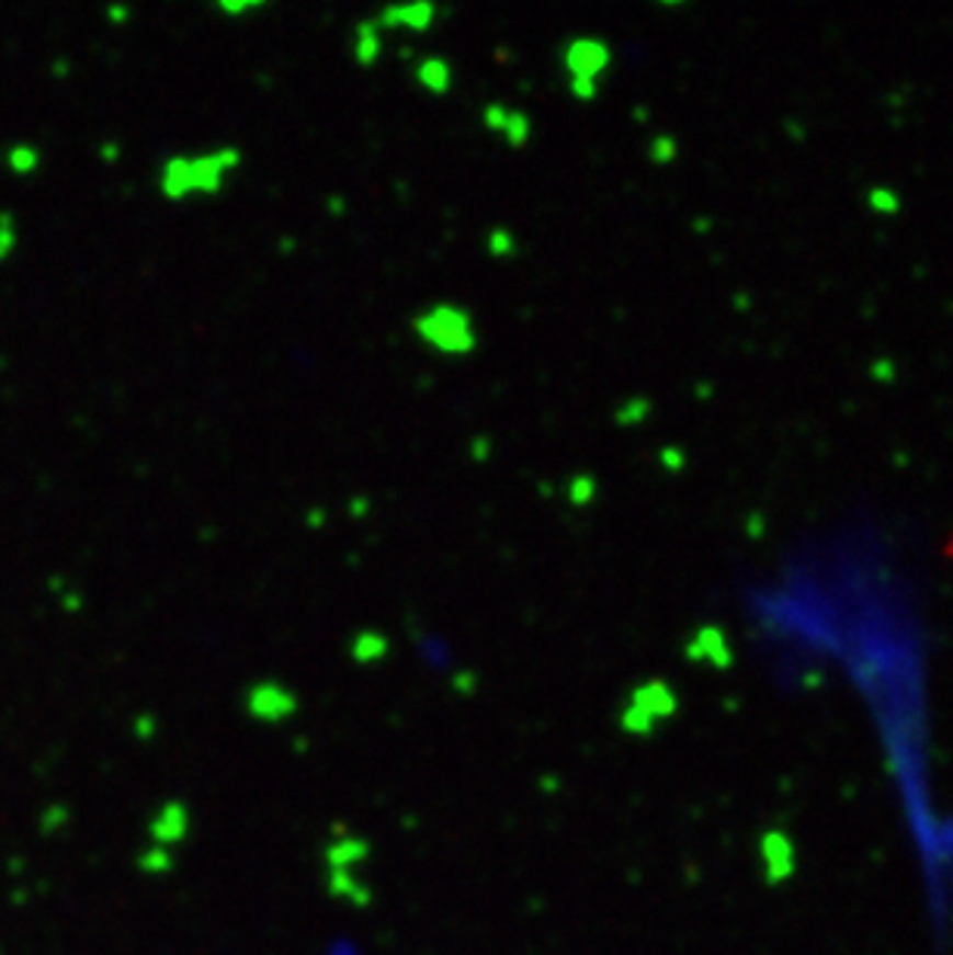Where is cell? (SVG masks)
I'll use <instances>...</instances> for the list:
<instances>
[{"label":"cell","mask_w":953,"mask_h":955,"mask_svg":"<svg viewBox=\"0 0 953 955\" xmlns=\"http://www.w3.org/2000/svg\"><path fill=\"white\" fill-rule=\"evenodd\" d=\"M347 513H350V520H365V516L372 513V498L353 496L350 498V504H347Z\"/></svg>","instance_id":"24"},{"label":"cell","mask_w":953,"mask_h":955,"mask_svg":"<svg viewBox=\"0 0 953 955\" xmlns=\"http://www.w3.org/2000/svg\"><path fill=\"white\" fill-rule=\"evenodd\" d=\"M263 7H266L263 0H217V13H224V16H245V13H254Z\"/></svg>","instance_id":"20"},{"label":"cell","mask_w":953,"mask_h":955,"mask_svg":"<svg viewBox=\"0 0 953 955\" xmlns=\"http://www.w3.org/2000/svg\"><path fill=\"white\" fill-rule=\"evenodd\" d=\"M502 137H504V143L511 146V149H526V146H530V139H533V118H530L526 112L511 109L508 124H504V130H502Z\"/></svg>","instance_id":"15"},{"label":"cell","mask_w":953,"mask_h":955,"mask_svg":"<svg viewBox=\"0 0 953 955\" xmlns=\"http://www.w3.org/2000/svg\"><path fill=\"white\" fill-rule=\"evenodd\" d=\"M654 158H657V161H666V158H672V155H676V146H672V143H669V139H657V143H654Z\"/></svg>","instance_id":"27"},{"label":"cell","mask_w":953,"mask_h":955,"mask_svg":"<svg viewBox=\"0 0 953 955\" xmlns=\"http://www.w3.org/2000/svg\"><path fill=\"white\" fill-rule=\"evenodd\" d=\"M762 866L771 885L786 882L796 872V848L783 832H768L762 838Z\"/></svg>","instance_id":"9"},{"label":"cell","mask_w":953,"mask_h":955,"mask_svg":"<svg viewBox=\"0 0 953 955\" xmlns=\"http://www.w3.org/2000/svg\"><path fill=\"white\" fill-rule=\"evenodd\" d=\"M326 523H329V511H326V508L316 504V508H310V511H304V526H307V530H322Z\"/></svg>","instance_id":"25"},{"label":"cell","mask_w":953,"mask_h":955,"mask_svg":"<svg viewBox=\"0 0 953 955\" xmlns=\"http://www.w3.org/2000/svg\"><path fill=\"white\" fill-rule=\"evenodd\" d=\"M245 708L254 720H263V724H279V720H288L300 708V700L288 686H282L276 681H260L248 690L245 696Z\"/></svg>","instance_id":"6"},{"label":"cell","mask_w":953,"mask_h":955,"mask_svg":"<svg viewBox=\"0 0 953 955\" xmlns=\"http://www.w3.org/2000/svg\"><path fill=\"white\" fill-rule=\"evenodd\" d=\"M492 452H496V445H492L489 436H474L468 443L470 461H477V464H486V461L492 458Z\"/></svg>","instance_id":"22"},{"label":"cell","mask_w":953,"mask_h":955,"mask_svg":"<svg viewBox=\"0 0 953 955\" xmlns=\"http://www.w3.org/2000/svg\"><path fill=\"white\" fill-rule=\"evenodd\" d=\"M455 681L462 683V696H470V693H474V686H477V678H474V674H458Z\"/></svg>","instance_id":"30"},{"label":"cell","mask_w":953,"mask_h":955,"mask_svg":"<svg viewBox=\"0 0 953 955\" xmlns=\"http://www.w3.org/2000/svg\"><path fill=\"white\" fill-rule=\"evenodd\" d=\"M416 84L431 96H446L455 84V71L443 56H421L416 59Z\"/></svg>","instance_id":"12"},{"label":"cell","mask_w":953,"mask_h":955,"mask_svg":"<svg viewBox=\"0 0 953 955\" xmlns=\"http://www.w3.org/2000/svg\"><path fill=\"white\" fill-rule=\"evenodd\" d=\"M3 161H7L10 173H16V177H32V173L41 171L44 155H41V149H37L35 143H13V146L7 149V155H3Z\"/></svg>","instance_id":"14"},{"label":"cell","mask_w":953,"mask_h":955,"mask_svg":"<svg viewBox=\"0 0 953 955\" xmlns=\"http://www.w3.org/2000/svg\"><path fill=\"white\" fill-rule=\"evenodd\" d=\"M412 331L418 341L431 346L440 356H470L480 343L474 316L452 300H440L433 307L421 309L412 319Z\"/></svg>","instance_id":"2"},{"label":"cell","mask_w":953,"mask_h":955,"mask_svg":"<svg viewBox=\"0 0 953 955\" xmlns=\"http://www.w3.org/2000/svg\"><path fill=\"white\" fill-rule=\"evenodd\" d=\"M598 90L601 84L598 81H589V78H570V93L579 100V103H591L598 100Z\"/></svg>","instance_id":"21"},{"label":"cell","mask_w":953,"mask_h":955,"mask_svg":"<svg viewBox=\"0 0 953 955\" xmlns=\"http://www.w3.org/2000/svg\"><path fill=\"white\" fill-rule=\"evenodd\" d=\"M922 887H926L932 921L938 924V931H944L953 909V814L938 822L935 856L929 872L922 875Z\"/></svg>","instance_id":"3"},{"label":"cell","mask_w":953,"mask_h":955,"mask_svg":"<svg viewBox=\"0 0 953 955\" xmlns=\"http://www.w3.org/2000/svg\"><path fill=\"white\" fill-rule=\"evenodd\" d=\"M564 59V69L570 78H589V81H598L606 69H610V59L613 53L606 47L604 41L598 37H572L570 44L560 53Z\"/></svg>","instance_id":"7"},{"label":"cell","mask_w":953,"mask_h":955,"mask_svg":"<svg viewBox=\"0 0 953 955\" xmlns=\"http://www.w3.org/2000/svg\"><path fill=\"white\" fill-rule=\"evenodd\" d=\"M508 115H511V109H508L504 103H499V100H492V103L484 105L480 121H484V127L489 130V134H502L504 124H508Z\"/></svg>","instance_id":"19"},{"label":"cell","mask_w":953,"mask_h":955,"mask_svg":"<svg viewBox=\"0 0 953 955\" xmlns=\"http://www.w3.org/2000/svg\"><path fill=\"white\" fill-rule=\"evenodd\" d=\"M672 712H676V693L662 681H650L632 693V702L620 717V724L625 734H654L659 720H666Z\"/></svg>","instance_id":"4"},{"label":"cell","mask_w":953,"mask_h":955,"mask_svg":"<svg viewBox=\"0 0 953 955\" xmlns=\"http://www.w3.org/2000/svg\"><path fill=\"white\" fill-rule=\"evenodd\" d=\"M440 16V7L424 0V3H406V7H384L382 13L375 16L382 32H397V29H409L416 35L431 32L433 22Z\"/></svg>","instance_id":"8"},{"label":"cell","mask_w":953,"mask_h":955,"mask_svg":"<svg viewBox=\"0 0 953 955\" xmlns=\"http://www.w3.org/2000/svg\"><path fill=\"white\" fill-rule=\"evenodd\" d=\"M384 53V32L375 19H360L353 29V62L360 69H375Z\"/></svg>","instance_id":"11"},{"label":"cell","mask_w":953,"mask_h":955,"mask_svg":"<svg viewBox=\"0 0 953 955\" xmlns=\"http://www.w3.org/2000/svg\"><path fill=\"white\" fill-rule=\"evenodd\" d=\"M100 158L109 161V164L118 161V158H122V146H118V143H103V146H100Z\"/></svg>","instance_id":"28"},{"label":"cell","mask_w":953,"mask_h":955,"mask_svg":"<svg viewBox=\"0 0 953 955\" xmlns=\"http://www.w3.org/2000/svg\"><path fill=\"white\" fill-rule=\"evenodd\" d=\"M131 16H134V10L124 7V3H118V7H105V19H109L112 25H127Z\"/></svg>","instance_id":"26"},{"label":"cell","mask_w":953,"mask_h":955,"mask_svg":"<svg viewBox=\"0 0 953 955\" xmlns=\"http://www.w3.org/2000/svg\"><path fill=\"white\" fill-rule=\"evenodd\" d=\"M158 189L168 202H186L190 189V155H168L158 171Z\"/></svg>","instance_id":"10"},{"label":"cell","mask_w":953,"mask_h":955,"mask_svg":"<svg viewBox=\"0 0 953 955\" xmlns=\"http://www.w3.org/2000/svg\"><path fill=\"white\" fill-rule=\"evenodd\" d=\"M644 411H647V406H644L642 399H635V402H628L625 409L616 411V421H620V424H635V421H642Z\"/></svg>","instance_id":"23"},{"label":"cell","mask_w":953,"mask_h":955,"mask_svg":"<svg viewBox=\"0 0 953 955\" xmlns=\"http://www.w3.org/2000/svg\"><path fill=\"white\" fill-rule=\"evenodd\" d=\"M390 652V640L382 632H360L350 640V659L356 666H375Z\"/></svg>","instance_id":"13"},{"label":"cell","mask_w":953,"mask_h":955,"mask_svg":"<svg viewBox=\"0 0 953 955\" xmlns=\"http://www.w3.org/2000/svg\"><path fill=\"white\" fill-rule=\"evenodd\" d=\"M19 248V223L10 211H0V263H7Z\"/></svg>","instance_id":"18"},{"label":"cell","mask_w":953,"mask_h":955,"mask_svg":"<svg viewBox=\"0 0 953 955\" xmlns=\"http://www.w3.org/2000/svg\"><path fill=\"white\" fill-rule=\"evenodd\" d=\"M594 496H598V482L589 474H576L567 482V501H570L572 508H589Z\"/></svg>","instance_id":"17"},{"label":"cell","mask_w":953,"mask_h":955,"mask_svg":"<svg viewBox=\"0 0 953 955\" xmlns=\"http://www.w3.org/2000/svg\"><path fill=\"white\" fill-rule=\"evenodd\" d=\"M245 152L239 146H220L211 152L190 155V189L192 195H220L229 173L239 171Z\"/></svg>","instance_id":"5"},{"label":"cell","mask_w":953,"mask_h":955,"mask_svg":"<svg viewBox=\"0 0 953 955\" xmlns=\"http://www.w3.org/2000/svg\"><path fill=\"white\" fill-rule=\"evenodd\" d=\"M295 245H297L295 239H282L279 241V251H282V254H292V251H295Z\"/></svg>","instance_id":"31"},{"label":"cell","mask_w":953,"mask_h":955,"mask_svg":"<svg viewBox=\"0 0 953 955\" xmlns=\"http://www.w3.org/2000/svg\"><path fill=\"white\" fill-rule=\"evenodd\" d=\"M518 239H514V232L508 229V226H492L489 232H486V254L496 257V260H504V257H514L518 254Z\"/></svg>","instance_id":"16"},{"label":"cell","mask_w":953,"mask_h":955,"mask_svg":"<svg viewBox=\"0 0 953 955\" xmlns=\"http://www.w3.org/2000/svg\"><path fill=\"white\" fill-rule=\"evenodd\" d=\"M326 211L334 214V217H341V214L347 211V202L341 198V195H329V198H326Z\"/></svg>","instance_id":"29"},{"label":"cell","mask_w":953,"mask_h":955,"mask_svg":"<svg viewBox=\"0 0 953 955\" xmlns=\"http://www.w3.org/2000/svg\"><path fill=\"white\" fill-rule=\"evenodd\" d=\"M744 613L778 674L805 683L836 668L854 690L926 875L941 822L929 773V637L917 579L895 535L873 516L817 530L749 581Z\"/></svg>","instance_id":"1"},{"label":"cell","mask_w":953,"mask_h":955,"mask_svg":"<svg viewBox=\"0 0 953 955\" xmlns=\"http://www.w3.org/2000/svg\"><path fill=\"white\" fill-rule=\"evenodd\" d=\"M53 75H56V78H66V75H69V66H66V62H56V66H53Z\"/></svg>","instance_id":"32"}]
</instances>
